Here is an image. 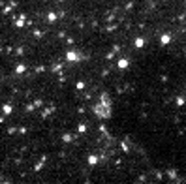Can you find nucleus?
I'll list each match as a JSON object with an SVG mask.
<instances>
[{"instance_id": "1", "label": "nucleus", "mask_w": 186, "mask_h": 184, "mask_svg": "<svg viewBox=\"0 0 186 184\" xmlns=\"http://www.w3.org/2000/svg\"><path fill=\"white\" fill-rule=\"evenodd\" d=\"M169 40H171L169 36H163V38H162V43H169Z\"/></svg>"}]
</instances>
